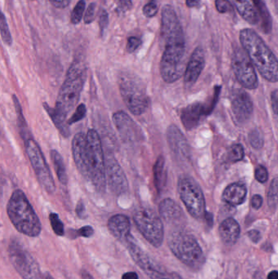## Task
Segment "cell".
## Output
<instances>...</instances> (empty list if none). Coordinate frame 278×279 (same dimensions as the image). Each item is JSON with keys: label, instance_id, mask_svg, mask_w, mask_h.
<instances>
[{"label": "cell", "instance_id": "1", "mask_svg": "<svg viewBox=\"0 0 278 279\" xmlns=\"http://www.w3.org/2000/svg\"><path fill=\"white\" fill-rule=\"evenodd\" d=\"M161 36L165 48L160 63V72L166 82L172 83L183 74L186 39L181 24L171 5H165L161 10Z\"/></svg>", "mask_w": 278, "mask_h": 279}, {"label": "cell", "instance_id": "2", "mask_svg": "<svg viewBox=\"0 0 278 279\" xmlns=\"http://www.w3.org/2000/svg\"><path fill=\"white\" fill-rule=\"evenodd\" d=\"M240 42L261 76L268 82H278V60L262 38L246 28L240 32Z\"/></svg>", "mask_w": 278, "mask_h": 279}, {"label": "cell", "instance_id": "3", "mask_svg": "<svg viewBox=\"0 0 278 279\" xmlns=\"http://www.w3.org/2000/svg\"><path fill=\"white\" fill-rule=\"evenodd\" d=\"M86 78V63L82 59H75L67 71L55 107L57 112L65 119L79 102Z\"/></svg>", "mask_w": 278, "mask_h": 279}, {"label": "cell", "instance_id": "4", "mask_svg": "<svg viewBox=\"0 0 278 279\" xmlns=\"http://www.w3.org/2000/svg\"><path fill=\"white\" fill-rule=\"evenodd\" d=\"M7 212L12 225L20 233L32 238L40 234V220L22 190L16 189L11 195Z\"/></svg>", "mask_w": 278, "mask_h": 279}, {"label": "cell", "instance_id": "5", "mask_svg": "<svg viewBox=\"0 0 278 279\" xmlns=\"http://www.w3.org/2000/svg\"><path fill=\"white\" fill-rule=\"evenodd\" d=\"M87 180L97 192L105 193L107 184L105 157L101 138L94 129L87 133Z\"/></svg>", "mask_w": 278, "mask_h": 279}, {"label": "cell", "instance_id": "6", "mask_svg": "<svg viewBox=\"0 0 278 279\" xmlns=\"http://www.w3.org/2000/svg\"><path fill=\"white\" fill-rule=\"evenodd\" d=\"M168 245L172 253L188 267L199 269L205 263V256L199 243L190 233L182 230L174 231L168 238Z\"/></svg>", "mask_w": 278, "mask_h": 279}, {"label": "cell", "instance_id": "7", "mask_svg": "<svg viewBox=\"0 0 278 279\" xmlns=\"http://www.w3.org/2000/svg\"><path fill=\"white\" fill-rule=\"evenodd\" d=\"M119 86L122 98L130 112L141 115L147 111L149 98L143 81L139 77L123 73L119 75Z\"/></svg>", "mask_w": 278, "mask_h": 279}, {"label": "cell", "instance_id": "8", "mask_svg": "<svg viewBox=\"0 0 278 279\" xmlns=\"http://www.w3.org/2000/svg\"><path fill=\"white\" fill-rule=\"evenodd\" d=\"M178 193L187 211L196 219L206 217V202L202 190L192 177L182 176L178 180Z\"/></svg>", "mask_w": 278, "mask_h": 279}, {"label": "cell", "instance_id": "9", "mask_svg": "<svg viewBox=\"0 0 278 279\" xmlns=\"http://www.w3.org/2000/svg\"><path fill=\"white\" fill-rule=\"evenodd\" d=\"M133 220L141 234L153 247H161L164 239V227L161 218L148 207H140L133 214Z\"/></svg>", "mask_w": 278, "mask_h": 279}, {"label": "cell", "instance_id": "10", "mask_svg": "<svg viewBox=\"0 0 278 279\" xmlns=\"http://www.w3.org/2000/svg\"><path fill=\"white\" fill-rule=\"evenodd\" d=\"M11 263L23 279H43L39 265L24 246L13 239L8 247Z\"/></svg>", "mask_w": 278, "mask_h": 279}, {"label": "cell", "instance_id": "11", "mask_svg": "<svg viewBox=\"0 0 278 279\" xmlns=\"http://www.w3.org/2000/svg\"><path fill=\"white\" fill-rule=\"evenodd\" d=\"M25 146L38 182L48 193L52 195L56 191V184L40 146L32 138L25 141Z\"/></svg>", "mask_w": 278, "mask_h": 279}, {"label": "cell", "instance_id": "12", "mask_svg": "<svg viewBox=\"0 0 278 279\" xmlns=\"http://www.w3.org/2000/svg\"><path fill=\"white\" fill-rule=\"evenodd\" d=\"M130 255L135 263L151 279H183L178 273L166 271L152 260L145 251L134 242L133 238L129 236L125 241Z\"/></svg>", "mask_w": 278, "mask_h": 279}, {"label": "cell", "instance_id": "13", "mask_svg": "<svg viewBox=\"0 0 278 279\" xmlns=\"http://www.w3.org/2000/svg\"><path fill=\"white\" fill-rule=\"evenodd\" d=\"M254 65L246 51L236 48L232 55V68L238 82L244 88L256 89L258 86V78L254 71Z\"/></svg>", "mask_w": 278, "mask_h": 279}, {"label": "cell", "instance_id": "14", "mask_svg": "<svg viewBox=\"0 0 278 279\" xmlns=\"http://www.w3.org/2000/svg\"><path fill=\"white\" fill-rule=\"evenodd\" d=\"M105 173L107 184L115 195H123L129 189L127 176L115 157L107 155L105 157Z\"/></svg>", "mask_w": 278, "mask_h": 279}, {"label": "cell", "instance_id": "15", "mask_svg": "<svg viewBox=\"0 0 278 279\" xmlns=\"http://www.w3.org/2000/svg\"><path fill=\"white\" fill-rule=\"evenodd\" d=\"M113 122L119 136L125 143L133 144L143 140L141 127L124 111H118L113 115Z\"/></svg>", "mask_w": 278, "mask_h": 279}, {"label": "cell", "instance_id": "16", "mask_svg": "<svg viewBox=\"0 0 278 279\" xmlns=\"http://www.w3.org/2000/svg\"><path fill=\"white\" fill-rule=\"evenodd\" d=\"M167 139L170 149L175 158L181 162L190 159V148L187 139L175 125H171L167 131Z\"/></svg>", "mask_w": 278, "mask_h": 279}, {"label": "cell", "instance_id": "17", "mask_svg": "<svg viewBox=\"0 0 278 279\" xmlns=\"http://www.w3.org/2000/svg\"><path fill=\"white\" fill-rule=\"evenodd\" d=\"M231 105L234 116L240 123L250 119L253 112V104L247 93L242 89L234 91L231 96Z\"/></svg>", "mask_w": 278, "mask_h": 279}, {"label": "cell", "instance_id": "18", "mask_svg": "<svg viewBox=\"0 0 278 279\" xmlns=\"http://www.w3.org/2000/svg\"><path fill=\"white\" fill-rule=\"evenodd\" d=\"M205 67V53L203 49L198 47L191 55L187 67H186L184 77H183V82L184 86L187 89L195 84V82L199 78L200 75L202 74Z\"/></svg>", "mask_w": 278, "mask_h": 279}, {"label": "cell", "instance_id": "19", "mask_svg": "<svg viewBox=\"0 0 278 279\" xmlns=\"http://www.w3.org/2000/svg\"><path fill=\"white\" fill-rule=\"evenodd\" d=\"M72 155L77 168L87 180V133H78L72 140Z\"/></svg>", "mask_w": 278, "mask_h": 279}, {"label": "cell", "instance_id": "20", "mask_svg": "<svg viewBox=\"0 0 278 279\" xmlns=\"http://www.w3.org/2000/svg\"><path fill=\"white\" fill-rule=\"evenodd\" d=\"M108 229L115 239L125 242L130 235L131 222L127 216L118 214L113 216L108 221Z\"/></svg>", "mask_w": 278, "mask_h": 279}, {"label": "cell", "instance_id": "21", "mask_svg": "<svg viewBox=\"0 0 278 279\" xmlns=\"http://www.w3.org/2000/svg\"><path fill=\"white\" fill-rule=\"evenodd\" d=\"M203 115H206L204 104L195 102L183 109L180 119L183 127L187 130H191L197 127Z\"/></svg>", "mask_w": 278, "mask_h": 279}, {"label": "cell", "instance_id": "22", "mask_svg": "<svg viewBox=\"0 0 278 279\" xmlns=\"http://www.w3.org/2000/svg\"><path fill=\"white\" fill-rule=\"evenodd\" d=\"M159 214L161 218L167 223L175 224L181 221L183 218V212L181 207H179L173 199H165L160 203Z\"/></svg>", "mask_w": 278, "mask_h": 279}, {"label": "cell", "instance_id": "23", "mask_svg": "<svg viewBox=\"0 0 278 279\" xmlns=\"http://www.w3.org/2000/svg\"><path fill=\"white\" fill-rule=\"evenodd\" d=\"M242 18L250 25L258 24L260 16L254 0H232Z\"/></svg>", "mask_w": 278, "mask_h": 279}, {"label": "cell", "instance_id": "24", "mask_svg": "<svg viewBox=\"0 0 278 279\" xmlns=\"http://www.w3.org/2000/svg\"><path fill=\"white\" fill-rule=\"evenodd\" d=\"M246 194L247 189L245 185L240 183H234L226 187L222 195V199L227 204L238 206L245 202Z\"/></svg>", "mask_w": 278, "mask_h": 279}, {"label": "cell", "instance_id": "25", "mask_svg": "<svg viewBox=\"0 0 278 279\" xmlns=\"http://www.w3.org/2000/svg\"><path fill=\"white\" fill-rule=\"evenodd\" d=\"M220 238L226 245H234L240 236V225L234 218H227L219 228Z\"/></svg>", "mask_w": 278, "mask_h": 279}, {"label": "cell", "instance_id": "26", "mask_svg": "<svg viewBox=\"0 0 278 279\" xmlns=\"http://www.w3.org/2000/svg\"><path fill=\"white\" fill-rule=\"evenodd\" d=\"M43 106H44L45 111L49 113V115L53 120L55 126L57 127L63 137H69L71 136V130H70V125L68 124V121H66V119L61 116L56 109L49 106L47 103H43Z\"/></svg>", "mask_w": 278, "mask_h": 279}, {"label": "cell", "instance_id": "27", "mask_svg": "<svg viewBox=\"0 0 278 279\" xmlns=\"http://www.w3.org/2000/svg\"><path fill=\"white\" fill-rule=\"evenodd\" d=\"M153 177L154 185L158 193H161L167 182V170H166L165 159L160 155L153 166Z\"/></svg>", "mask_w": 278, "mask_h": 279}, {"label": "cell", "instance_id": "28", "mask_svg": "<svg viewBox=\"0 0 278 279\" xmlns=\"http://www.w3.org/2000/svg\"><path fill=\"white\" fill-rule=\"evenodd\" d=\"M50 156L51 159L53 160L55 171L57 173L59 181L62 185H66L67 183H68V176H67L66 168H65V163L63 160L62 156L56 149L51 151Z\"/></svg>", "mask_w": 278, "mask_h": 279}, {"label": "cell", "instance_id": "29", "mask_svg": "<svg viewBox=\"0 0 278 279\" xmlns=\"http://www.w3.org/2000/svg\"><path fill=\"white\" fill-rule=\"evenodd\" d=\"M268 205L272 210H275L278 207V177L272 180L268 189Z\"/></svg>", "mask_w": 278, "mask_h": 279}, {"label": "cell", "instance_id": "30", "mask_svg": "<svg viewBox=\"0 0 278 279\" xmlns=\"http://www.w3.org/2000/svg\"><path fill=\"white\" fill-rule=\"evenodd\" d=\"M85 7H86L85 0H79V2L77 3L76 6L73 9L71 13V19L73 24L77 25L80 23L81 20L83 18Z\"/></svg>", "mask_w": 278, "mask_h": 279}, {"label": "cell", "instance_id": "31", "mask_svg": "<svg viewBox=\"0 0 278 279\" xmlns=\"http://www.w3.org/2000/svg\"><path fill=\"white\" fill-rule=\"evenodd\" d=\"M0 30H1V37H2L4 44L8 46H11L12 45V38L4 13H2V16L0 19Z\"/></svg>", "mask_w": 278, "mask_h": 279}, {"label": "cell", "instance_id": "32", "mask_svg": "<svg viewBox=\"0 0 278 279\" xmlns=\"http://www.w3.org/2000/svg\"><path fill=\"white\" fill-rule=\"evenodd\" d=\"M49 220H50L51 226L56 234L58 236H63L65 234L64 224L62 223V221H61L57 213H51Z\"/></svg>", "mask_w": 278, "mask_h": 279}, {"label": "cell", "instance_id": "33", "mask_svg": "<svg viewBox=\"0 0 278 279\" xmlns=\"http://www.w3.org/2000/svg\"><path fill=\"white\" fill-rule=\"evenodd\" d=\"M244 149L240 144H236L230 148L228 154V160L231 163H236L238 161L242 160L244 158Z\"/></svg>", "mask_w": 278, "mask_h": 279}, {"label": "cell", "instance_id": "34", "mask_svg": "<svg viewBox=\"0 0 278 279\" xmlns=\"http://www.w3.org/2000/svg\"><path fill=\"white\" fill-rule=\"evenodd\" d=\"M12 99H13V103H14L15 108H16L17 123H18L19 127L21 130V133H24L26 132V129H27V122L25 120L24 115H23L21 105H20V102H19L18 99H17V97L15 95L12 96Z\"/></svg>", "mask_w": 278, "mask_h": 279}, {"label": "cell", "instance_id": "35", "mask_svg": "<svg viewBox=\"0 0 278 279\" xmlns=\"http://www.w3.org/2000/svg\"><path fill=\"white\" fill-rule=\"evenodd\" d=\"M249 141L251 146L256 149H261L264 145V138H263L262 134L257 129L250 132L249 134Z\"/></svg>", "mask_w": 278, "mask_h": 279}, {"label": "cell", "instance_id": "36", "mask_svg": "<svg viewBox=\"0 0 278 279\" xmlns=\"http://www.w3.org/2000/svg\"><path fill=\"white\" fill-rule=\"evenodd\" d=\"M86 113H87V108L84 104H80L77 106L76 110H75L74 115L71 117V119L68 120V124L72 125L74 123H78L79 121L82 120V119L86 116Z\"/></svg>", "mask_w": 278, "mask_h": 279}, {"label": "cell", "instance_id": "37", "mask_svg": "<svg viewBox=\"0 0 278 279\" xmlns=\"http://www.w3.org/2000/svg\"><path fill=\"white\" fill-rule=\"evenodd\" d=\"M158 11V7L156 4L155 0H151L150 2L145 4L143 8V13L148 18H151L155 16Z\"/></svg>", "mask_w": 278, "mask_h": 279}, {"label": "cell", "instance_id": "38", "mask_svg": "<svg viewBox=\"0 0 278 279\" xmlns=\"http://www.w3.org/2000/svg\"><path fill=\"white\" fill-rule=\"evenodd\" d=\"M216 8L220 13H227L234 11L233 4L229 0H216Z\"/></svg>", "mask_w": 278, "mask_h": 279}, {"label": "cell", "instance_id": "39", "mask_svg": "<svg viewBox=\"0 0 278 279\" xmlns=\"http://www.w3.org/2000/svg\"><path fill=\"white\" fill-rule=\"evenodd\" d=\"M96 12H97V4L95 3H92L89 5L87 11H86V13H85V24H91L94 22L96 18Z\"/></svg>", "mask_w": 278, "mask_h": 279}, {"label": "cell", "instance_id": "40", "mask_svg": "<svg viewBox=\"0 0 278 279\" xmlns=\"http://www.w3.org/2000/svg\"><path fill=\"white\" fill-rule=\"evenodd\" d=\"M254 177L260 183H265L268 181V173L264 166H258L254 171Z\"/></svg>", "mask_w": 278, "mask_h": 279}, {"label": "cell", "instance_id": "41", "mask_svg": "<svg viewBox=\"0 0 278 279\" xmlns=\"http://www.w3.org/2000/svg\"><path fill=\"white\" fill-rule=\"evenodd\" d=\"M141 45V40L139 38L135 36L130 37L127 40V51L129 53H132L135 50H137Z\"/></svg>", "mask_w": 278, "mask_h": 279}, {"label": "cell", "instance_id": "42", "mask_svg": "<svg viewBox=\"0 0 278 279\" xmlns=\"http://www.w3.org/2000/svg\"><path fill=\"white\" fill-rule=\"evenodd\" d=\"M94 234V229L90 225H86L76 230L77 237L90 238Z\"/></svg>", "mask_w": 278, "mask_h": 279}, {"label": "cell", "instance_id": "43", "mask_svg": "<svg viewBox=\"0 0 278 279\" xmlns=\"http://www.w3.org/2000/svg\"><path fill=\"white\" fill-rule=\"evenodd\" d=\"M271 104L272 111L278 123V90H275L271 94Z\"/></svg>", "mask_w": 278, "mask_h": 279}, {"label": "cell", "instance_id": "44", "mask_svg": "<svg viewBox=\"0 0 278 279\" xmlns=\"http://www.w3.org/2000/svg\"><path fill=\"white\" fill-rule=\"evenodd\" d=\"M109 24V16H108V13H107L106 11L103 10L101 12V16H100V29H101V34H103L104 31H105V29L107 28Z\"/></svg>", "mask_w": 278, "mask_h": 279}, {"label": "cell", "instance_id": "45", "mask_svg": "<svg viewBox=\"0 0 278 279\" xmlns=\"http://www.w3.org/2000/svg\"><path fill=\"white\" fill-rule=\"evenodd\" d=\"M75 212L80 219H85L87 217V216H86V207H85L83 200H80L79 203H77Z\"/></svg>", "mask_w": 278, "mask_h": 279}, {"label": "cell", "instance_id": "46", "mask_svg": "<svg viewBox=\"0 0 278 279\" xmlns=\"http://www.w3.org/2000/svg\"><path fill=\"white\" fill-rule=\"evenodd\" d=\"M132 8L131 0H119V12H125Z\"/></svg>", "mask_w": 278, "mask_h": 279}, {"label": "cell", "instance_id": "47", "mask_svg": "<svg viewBox=\"0 0 278 279\" xmlns=\"http://www.w3.org/2000/svg\"><path fill=\"white\" fill-rule=\"evenodd\" d=\"M49 1L55 8H60V9L67 8L71 4V0H49Z\"/></svg>", "mask_w": 278, "mask_h": 279}, {"label": "cell", "instance_id": "48", "mask_svg": "<svg viewBox=\"0 0 278 279\" xmlns=\"http://www.w3.org/2000/svg\"><path fill=\"white\" fill-rule=\"evenodd\" d=\"M263 204V199L260 195H256L252 197L251 206L252 207L256 210H258L261 207Z\"/></svg>", "mask_w": 278, "mask_h": 279}, {"label": "cell", "instance_id": "49", "mask_svg": "<svg viewBox=\"0 0 278 279\" xmlns=\"http://www.w3.org/2000/svg\"><path fill=\"white\" fill-rule=\"evenodd\" d=\"M248 237L250 238V240L254 243H258L261 239V235H260V232L257 230H250L248 232Z\"/></svg>", "mask_w": 278, "mask_h": 279}, {"label": "cell", "instance_id": "50", "mask_svg": "<svg viewBox=\"0 0 278 279\" xmlns=\"http://www.w3.org/2000/svg\"><path fill=\"white\" fill-rule=\"evenodd\" d=\"M186 5L189 8H198L201 5V0H186Z\"/></svg>", "mask_w": 278, "mask_h": 279}, {"label": "cell", "instance_id": "51", "mask_svg": "<svg viewBox=\"0 0 278 279\" xmlns=\"http://www.w3.org/2000/svg\"><path fill=\"white\" fill-rule=\"evenodd\" d=\"M122 279H139V276L135 272H127L123 274Z\"/></svg>", "mask_w": 278, "mask_h": 279}, {"label": "cell", "instance_id": "52", "mask_svg": "<svg viewBox=\"0 0 278 279\" xmlns=\"http://www.w3.org/2000/svg\"><path fill=\"white\" fill-rule=\"evenodd\" d=\"M81 277L83 279H94L93 278L92 276L89 273V272H87V270L85 269H82L81 270Z\"/></svg>", "mask_w": 278, "mask_h": 279}, {"label": "cell", "instance_id": "53", "mask_svg": "<svg viewBox=\"0 0 278 279\" xmlns=\"http://www.w3.org/2000/svg\"><path fill=\"white\" fill-rule=\"evenodd\" d=\"M268 279H278V272L272 271L268 273Z\"/></svg>", "mask_w": 278, "mask_h": 279}, {"label": "cell", "instance_id": "54", "mask_svg": "<svg viewBox=\"0 0 278 279\" xmlns=\"http://www.w3.org/2000/svg\"><path fill=\"white\" fill-rule=\"evenodd\" d=\"M272 1V5H273V8H274L275 12H276V16H278V0H271Z\"/></svg>", "mask_w": 278, "mask_h": 279}, {"label": "cell", "instance_id": "55", "mask_svg": "<svg viewBox=\"0 0 278 279\" xmlns=\"http://www.w3.org/2000/svg\"><path fill=\"white\" fill-rule=\"evenodd\" d=\"M46 279H54V278H53V277H52V276H51L50 274H49V273H47Z\"/></svg>", "mask_w": 278, "mask_h": 279}]
</instances>
